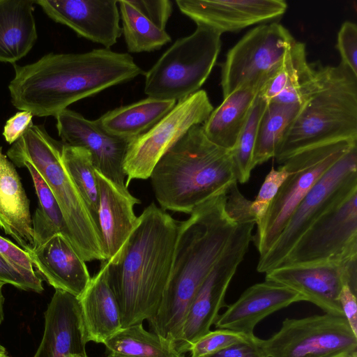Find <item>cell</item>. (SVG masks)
I'll list each match as a JSON object with an SVG mask.
<instances>
[{
    "label": "cell",
    "instance_id": "obj_1",
    "mask_svg": "<svg viewBox=\"0 0 357 357\" xmlns=\"http://www.w3.org/2000/svg\"><path fill=\"white\" fill-rule=\"evenodd\" d=\"M8 85L13 106L36 116H55L70 105L144 75L128 53L94 49L84 53H49L14 64Z\"/></svg>",
    "mask_w": 357,
    "mask_h": 357
},
{
    "label": "cell",
    "instance_id": "obj_2",
    "mask_svg": "<svg viewBox=\"0 0 357 357\" xmlns=\"http://www.w3.org/2000/svg\"><path fill=\"white\" fill-rule=\"evenodd\" d=\"M225 192L197 206L179 222L172 266L151 331L174 342L178 350L189 307L223 252L237 223L225 208Z\"/></svg>",
    "mask_w": 357,
    "mask_h": 357
},
{
    "label": "cell",
    "instance_id": "obj_3",
    "mask_svg": "<svg viewBox=\"0 0 357 357\" xmlns=\"http://www.w3.org/2000/svg\"><path fill=\"white\" fill-rule=\"evenodd\" d=\"M119 258L108 263L107 280L122 328L149 321L157 313L172 266L179 222L151 203Z\"/></svg>",
    "mask_w": 357,
    "mask_h": 357
},
{
    "label": "cell",
    "instance_id": "obj_4",
    "mask_svg": "<svg viewBox=\"0 0 357 357\" xmlns=\"http://www.w3.org/2000/svg\"><path fill=\"white\" fill-rule=\"evenodd\" d=\"M150 178L162 209L188 214L237 182L231 150L211 142L202 124L192 126L161 158Z\"/></svg>",
    "mask_w": 357,
    "mask_h": 357
},
{
    "label": "cell",
    "instance_id": "obj_5",
    "mask_svg": "<svg viewBox=\"0 0 357 357\" xmlns=\"http://www.w3.org/2000/svg\"><path fill=\"white\" fill-rule=\"evenodd\" d=\"M342 140H357V75L342 63H317L314 89L301 105L274 158L283 164L300 151Z\"/></svg>",
    "mask_w": 357,
    "mask_h": 357
},
{
    "label": "cell",
    "instance_id": "obj_6",
    "mask_svg": "<svg viewBox=\"0 0 357 357\" xmlns=\"http://www.w3.org/2000/svg\"><path fill=\"white\" fill-rule=\"evenodd\" d=\"M63 142L43 125H31L12 144L6 156L20 167L32 164L43 176L61 211L69 241L84 261H106L101 234L84 199L61 161Z\"/></svg>",
    "mask_w": 357,
    "mask_h": 357
},
{
    "label": "cell",
    "instance_id": "obj_7",
    "mask_svg": "<svg viewBox=\"0 0 357 357\" xmlns=\"http://www.w3.org/2000/svg\"><path fill=\"white\" fill-rule=\"evenodd\" d=\"M220 49L221 34L197 25L192 33L177 39L144 73V93L176 102L196 93L209 77Z\"/></svg>",
    "mask_w": 357,
    "mask_h": 357
},
{
    "label": "cell",
    "instance_id": "obj_8",
    "mask_svg": "<svg viewBox=\"0 0 357 357\" xmlns=\"http://www.w3.org/2000/svg\"><path fill=\"white\" fill-rule=\"evenodd\" d=\"M356 146L357 140L325 144L300 151L283 163L289 174L279 188L264 218L257 225V231L253 235L252 241L259 257L275 243L295 208L317 181Z\"/></svg>",
    "mask_w": 357,
    "mask_h": 357
},
{
    "label": "cell",
    "instance_id": "obj_9",
    "mask_svg": "<svg viewBox=\"0 0 357 357\" xmlns=\"http://www.w3.org/2000/svg\"><path fill=\"white\" fill-rule=\"evenodd\" d=\"M357 190V146L331 166L292 213L270 250L259 257V273L278 268L306 230L324 213Z\"/></svg>",
    "mask_w": 357,
    "mask_h": 357
},
{
    "label": "cell",
    "instance_id": "obj_10",
    "mask_svg": "<svg viewBox=\"0 0 357 357\" xmlns=\"http://www.w3.org/2000/svg\"><path fill=\"white\" fill-rule=\"evenodd\" d=\"M296 39L278 22L248 31L227 52L221 65L223 98L243 87L261 90L281 66Z\"/></svg>",
    "mask_w": 357,
    "mask_h": 357
},
{
    "label": "cell",
    "instance_id": "obj_11",
    "mask_svg": "<svg viewBox=\"0 0 357 357\" xmlns=\"http://www.w3.org/2000/svg\"><path fill=\"white\" fill-rule=\"evenodd\" d=\"M259 342L267 357H357V336L345 317L328 313L287 318L279 331Z\"/></svg>",
    "mask_w": 357,
    "mask_h": 357
},
{
    "label": "cell",
    "instance_id": "obj_12",
    "mask_svg": "<svg viewBox=\"0 0 357 357\" xmlns=\"http://www.w3.org/2000/svg\"><path fill=\"white\" fill-rule=\"evenodd\" d=\"M213 107L200 89L180 100L144 134L128 142L123 162L128 187L133 179H147L161 158L194 126L203 124Z\"/></svg>",
    "mask_w": 357,
    "mask_h": 357
},
{
    "label": "cell",
    "instance_id": "obj_13",
    "mask_svg": "<svg viewBox=\"0 0 357 357\" xmlns=\"http://www.w3.org/2000/svg\"><path fill=\"white\" fill-rule=\"evenodd\" d=\"M255 223H237L223 252L204 280L185 317L178 351L184 354L190 344L211 331L227 307L225 298L229 283L252 241Z\"/></svg>",
    "mask_w": 357,
    "mask_h": 357
},
{
    "label": "cell",
    "instance_id": "obj_14",
    "mask_svg": "<svg viewBox=\"0 0 357 357\" xmlns=\"http://www.w3.org/2000/svg\"><path fill=\"white\" fill-rule=\"evenodd\" d=\"M357 190L319 217L280 266L340 260L357 252Z\"/></svg>",
    "mask_w": 357,
    "mask_h": 357
},
{
    "label": "cell",
    "instance_id": "obj_15",
    "mask_svg": "<svg viewBox=\"0 0 357 357\" xmlns=\"http://www.w3.org/2000/svg\"><path fill=\"white\" fill-rule=\"evenodd\" d=\"M265 280L298 292L326 313L344 317L339 295L345 284L357 294V252L340 260L280 266L266 273Z\"/></svg>",
    "mask_w": 357,
    "mask_h": 357
},
{
    "label": "cell",
    "instance_id": "obj_16",
    "mask_svg": "<svg viewBox=\"0 0 357 357\" xmlns=\"http://www.w3.org/2000/svg\"><path fill=\"white\" fill-rule=\"evenodd\" d=\"M54 117L63 144L86 149L98 172L115 183L127 187L123 162L128 141L108 133L96 120L86 119L68 108Z\"/></svg>",
    "mask_w": 357,
    "mask_h": 357
},
{
    "label": "cell",
    "instance_id": "obj_17",
    "mask_svg": "<svg viewBox=\"0 0 357 357\" xmlns=\"http://www.w3.org/2000/svg\"><path fill=\"white\" fill-rule=\"evenodd\" d=\"M176 3L197 25L208 26L221 35L276 22L287 9L284 0H176Z\"/></svg>",
    "mask_w": 357,
    "mask_h": 357
},
{
    "label": "cell",
    "instance_id": "obj_18",
    "mask_svg": "<svg viewBox=\"0 0 357 357\" xmlns=\"http://www.w3.org/2000/svg\"><path fill=\"white\" fill-rule=\"evenodd\" d=\"M36 3L54 22L106 49L122 34L116 0H38Z\"/></svg>",
    "mask_w": 357,
    "mask_h": 357
},
{
    "label": "cell",
    "instance_id": "obj_19",
    "mask_svg": "<svg viewBox=\"0 0 357 357\" xmlns=\"http://www.w3.org/2000/svg\"><path fill=\"white\" fill-rule=\"evenodd\" d=\"M84 328L78 298L56 290L45 312V329L33 357H86Z\"/></svg>",
    "mask_w": 357,
    "mask_h": 357
},
{
    "label": "cell",
    "instance_id": "obj_20",
    "mask_svg": "<svg viewBox=\"0 0 357 357\" xmlns=\"http://www.w3.org/2000/svg\"><path fill=\"white\" fill-rule=\"evenodd\" d=\"M98 192V227L102 237L106 261L114 263L139 223L134 206L140 201L128 188L119 185L96 169Z\"/></svg>",
    "mask_w": 357,
    "mask_h": 357
},
{
    "label": "cell",
    "instance_id": "obj_21",
    "mask_svg": "<svg viewBox=\"0 0 357 357\" xmlns=\"http://www.w3.org/2000/svg\"><path fill=\"white\" fill-rule=\"evenodd\" d=\"M300 301L305 299L298 292L265 280L248 287L219 315L214 326L253 335L255 327L267 316Z\"/></svg>",
    "mask_w": 357,
    "mask_h": 357
},
{
    "label": "cell",
    "instance_id": "obj_22",
    "mask_svg": "<svg viewBox=\"0 0 357 357\" xmlns=\"http://www.w3.org/2000/svg\"><path fill=\"white\" fill-rule=\"evenodd\" d=\"M27 253L37 273L56 290L79 298L88 287L91 277L86 261L62 234H55Z\"/></svg>",
    "mask_w": 357,
    "mask_h": 357
},
{
    "label": "cell",
    "instance_id": "obj_23",
    "mask_svg": "<svg viewBox=\"0 0 357 357\" xmlns=\"http://www.w3.org/2000/svg\"><path fill=\"white\" fill-rule=\"evenodd\" d=\"M108 263L101 262L99 271L78 298L87 342L104 344L119 331L121 314L107 280Z\"/></svg>",
    "mask_w": 357,
    "mask_h": 357
},
{
    "label": "cell",
    "instance_id": "obj_24",
    "mask_svg": "<svg viewBox=\"0 0 357 357\" xmlns=\"http://www.w3.org/2000/svg\"><path fill=\"white\" fill-rule=\"evenodd\" d=\"M0 221L6 234L26 252L33 248L29 200L12 162L0 146Z\"/></svg>",
    "mask_w": 357,
    "mask_h": 357
},
{
    "label": "cell",
    "instance_id": "obj_25",
    "mask_svg": "<svg viewBox=\"0 0 357 357\" xmlns=\"http://www.w3.org/2000/svg\"><path fill=\"white\" fill-rule=\"evenodd\" d=\"M33 0H0V62L25 56L38 38Z\"/></svg>",
    "mask_w": 357,
    "mask_h": 357
},
{
    "label": "cell",
    "instance_id": "obj_26",
    "mask_svg": "<svg viewBox=\"0 0 357 357\" xmlns=\"http://www.w3.org/2000/svg\"><path fill=\"white\" fill-rule=\"evenodd\" d=\"M316 79L317 63L307 62L305 44L295 40L269 80V91L278 95L271 102L301 105L314 90Z\"/></svg>",
    "mask_w": 357,
    "mask_h": 357
},
{
    "label": "cell",
    "instance_id": "obj_27",
    "mask_svg": "<svg viewBox=\"0 0 357 357\" xmlns=\"http://www.w3.org/2000/svg\"><path fill=\"white\" fill-rule=\"evenodd\" d=\"M259 91L256 87H243L224 98L202 124L206 137L213 144L232 150Z\"/></svg>",
    "mask_w": 357,
    "mask_h": 357
},
{
    "label": "cell",
    "instance_id": "obj_28",
    "mask_svg": "<svg viewBox=\"0 0 357 357\" xmlns=\"http://www.w3.org/2000/svg\"><path fill=\"white\" fill-rule=\"evenodd\" d=\"M176 104L175 100L147 97L108 111L96 121L108 133L130 142L151 129Z\"/></svg>",
    "mask_w": 357,
    "mask_h": 357
},
{
    "label": "cell",
    "instance_id": "obj_29",
    "mask_svg": "<svg viewBox=\"0 0 357 357\" xmlns=\"http://www.w3.org/2000/svg\"><path fill=\"white\" fill-rule=\"evenodd\" d=\"M103 344L105 357H185L174 342L146 331L142 324L121 328Z\"/></svg>",
    "mask_w": 357,
    "mask_h": 357
},
{
    "label": "cell",
    "instance_id": "obj_30",
    "mask_svg": "<svg viewBox=\"0 0 357 357\" xmlns=\"http://www.w3.org/2000/svg\"><path fill=\"white\" fill-rule=\"evenodd\" d=\"M301 106L298 104L267 102L259 123L254 146V168L275 157L284 133Z\"/></svg>",
    "mask_w": 357,
    "mask_h": 357
},
{
    "label": "cell",
    "instance_id": "obj_31",
    "mask_svg": "<svg viewBox=\"0 0 357 357\" xmlns=\"http://www.w3.org/2000/svg\"><path fill=\"white\" fill-rule=\"evenodd\" d=\"M20 167H26L29 170L38 200V207L31 218L33 235V250L56 234H62L68 238L60 208L43 176L29 162H24Z\"/></svg>",
    "mask_w": 357,
    "mask_h": 357
},
{
    "label": "cell",
    "instance_id": "obj_32",
    "mask_svg": "<svg viewBox=\"0 0 357 357\" xmlns=\"http://www.w3.org/2000/svg\"><path fill=\"white\" fill-rule=\"evenodd\" d=\"M122 33L128 51L149 52L160 50L172 40L167 32L142 15L128 0L118 1Z\"/></svg>",
    "mask_w": 357,
    "mask_h": 357
},
{
    "label": "cell",
    "instance_id": "obj_33",
    "mask_svg": "<svg viewBox=\"0 0 357 357\" xmlns=\"http://www.w3.org/2000/svg\"><path fill=\"white\" fill-rule=\"evenodd\" d=\"M61 161L98 227V185L90 153L84 148L63 143Z\"/></svg>",
    "mask_w": 357,
    "mask_h": 357
},
{
    "label": "cell",
    "instance_id": "obj_34",
    "mask_svg": "<svg viewBox=\"0 0 357 357\" xmlns=\"http://www.w3.org/2000/svg\"><path fill=\"white\" fill-rule=\"evenodd\" d=\"M267 102L258 94L241 132L234 148L231 150L236 181L245 183L250 178L252 156L257 130Z\"/></svg>",
    "mask_w": 357,
    "mask_h": 357
},
{
    "label": "cell",
    "instance_id": "obj_35",
    "mask_svg": "<svg viewBox=\"0 0 357 357\" xmlns=\"http://www.w3.org/2000/svg\"><path fill=\"white\" fill-rule=\"evenodd\" d=\"M254 336L229 329L218 328L210 331L190 344L188 352H190V357H207Z\"/></svg>",
    "mask_w": 357,
    "mask_h": 357
},
{
    "label": "cell",
    "instance_id": "obj_36",
    "mask_svg": "<svg viewBox=\"0 0 357 357\" xmlns=\"http://www.w3.org/2000/svg\"><path fill=\"white\" fill-rule=\"evenodd\" d=\"M289 173L284 165L278 169L272 167L266 175L256 199L252 201L251 211L257 225L264 218L278 191Z\"/></svg>",
    "mask_w": 357,
    "mask_h": 357
},
{
    "label": "cell",
    "instance_id": "obj_37",
    "mask_svg": "<svg viewBox=\"0 0 357 357\" xmlns=\"http://www.w3.org/2000/svg\"><path fill=\"white\" fill-rule=\"evenodd\" d=\"M0 257L29 282L44 290L42 279L35 271L28 253L1 235Z\"/></svg>",
    "mask_w": 357,
    "mask_h": 357
},
{
    "label": "cell",
    "instance_id": "obj_38",
    "mask_svg": "<svg viewBox=\"0 0 357 357\" xmlns=\"http://www.w3.org/2000/svg\"><path fill=\"white\" fill-rule=\"evenodd\" d=\"M336 48L341 62L357 75V25L345 21L337 33Z\"/></svg>",
    "mask_w": 357,
    "mask_h": 357
},
{
    "label": "cell",
    "instance_id": "obj_39",
    "mask_svg": "<svg viewBox=\"0 0 357 357\" xmlns=\"http://www.w3.org/2000/svg\"><path fill=\"white\" fill-rule=\"evenodd\" d=\"M252 201L239 191L237 182L233 183L225 192V208L227 215L236 223L253 222L256 219L251 211Z\"/></svg>",
    "mask_w": 357,
    "mask_h": 357
},
{
    "label": "cell",
    "instance_id": "obj_40",
    "mask_svg": "<svg viewBox=\"0 0 357 357\" xmlns=\"http://www.w3.org/2000/svg\"><path fill=\"white\" fill-rule=\"evenodd\" d=\"M142 15L158 27L165 30L172 13V3L169 0H128Z\"/></svg>",
    "mask_w": 357,
    "mask_h": 357
},
{
    "label": "cell",
    "instance_id": "obj_41",
    "mask_svg": "<svg viewBox=\"0 0 357 357\" xmlns=\"http://www.w3.org/2000/svg\"><path fill=\"white\" fill-rule=\"evenodd\" d=\"M259 340L255 335L248 340L233 344L207 357H267Z\"/></svg>",
    "mask_w": 357,
    "mask_h": 357
},
{
    "label": "cell",
    "instance_id": "obj_42",
    "mask_svg": "<svg viewBox=\"0 0 357 357\" xmlns=\"http://www.w3.org/2000/svg\"><path fill=\"white\" fill-rule=\"evenodd\" d=\"M33 114L30 112L20 111L10 117L3 128V135L6 141L13 144L33 124Z\"/></svg>",
    "mask_w": 357,
    "mask_h": 357
},
{
    "label": "cell",
    "instance_id": "obj_43",
    "mask_svg": "<svg viewBox=\"0 0 357 357\" xmlns=\"http://www.w3.org/2000/svg\"><path fill=\"white\" fill-rule=\"evenodd\" d=\"M0 281L24 291L41 293L43 290L38 287L10 266L0 257Z\"/></svg>",
    "mask_w": 357,
    "mask_h": 357
},
{
    "label": "cell",
    "instance_id": "obj_44",
    "mask_svg": "<svg viewBox=\"0 0 357 357\" xmlns=\"http://www.w3.org/2000/svg\"><path fill=\"white\" fill-rule=\"evenodd\" d=\"M339 301L344 316L351 331L357 336V304L356 295L353 293L349 285L342 287L339 295Z\"/></svg>",
    "mask_w": 357,
    "mask_h": 357
},
{
    "label": "cell",
    "instance_id": "obj_45",
    "mask_svg": "<svg viewBox=\"0 0 357 357\" xmlns=\"http://www.w3.org/2000/svg\"><path fill=\"white\" fill-rule=\"evenodd\" d=\"M4 284H5L4 282L0 281V324H1V322L3 319V302H4V297L2 294V288Z\"/></svg>",
    "mask_w": 357,
    "mask_h": 357
},
{
    "label": "cell",
    "instance_id": "obj_46",
    "mask_svg": "<svg viewBox=\"0 0 357 357\" xmlns=\"http://www.w3.org/2000/svg\"><path fill=\"white\" fill-rule=\"evenodd\" d=\"M5 354H6V349L0 344V357H3Z\"/></svg>",
    "mask_w": 357,
    "mask_h": 357
},
{
    "label": "cell",
    "instance_id": "obj_47",
    "mask_svg": "<svg viewBox=\"0 0 357 357\" xmlns=\"http://www.w3.org/2000/svg\"><path fill=\"white\" fill-rule=\"evenodd\" d=\"M2 229V225L1 223V221H0V230Z\"/></svg>",
    "mask_w": 357,
    "mask_h": 357
},
{
    "label": "cell",
    "instance_id": "obj_48",
    "mask_svg": "<svg viewBox=\"0 0 357 357\" xmlns=\"http://www.w3.org/2000/svg\"><path fill=\"white\" fill-rule=\"evenodd\" d=\"M3 357H10V356H8L7 354H5Z\"/></svg>",
    "mask_w": 357,
    "mask_h": 357
},
{
    "label": "cell",
    "instance_id": "obj_49",
    "mask_svg": "<svg viewBox=\"0 0 357 357\" xmlns=\"http://www.w3.org/2000/svg\"><path fill=\"white\" fill-rule=\"evenodd\" d=\"M71 357H79V356H72ZM88 357V356H86Z\"/></svg>",
    "mask_w": 357,
    "mask_h": 357
}]
</instances>
